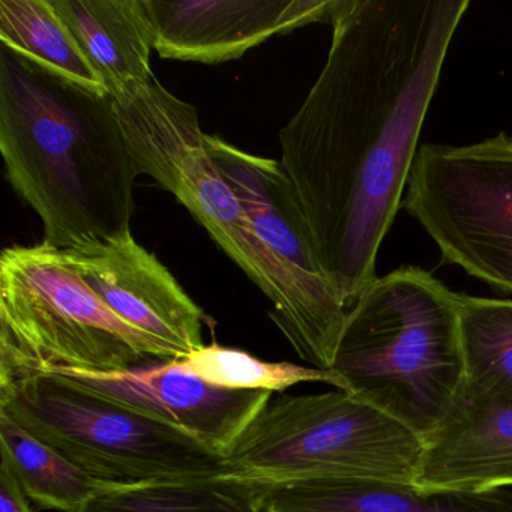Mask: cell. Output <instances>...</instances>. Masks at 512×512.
<instances>
[{
	"label": "cell",
	"instance_id": "6da1fadb",
	"mask_svg": "<svg viewBox=\"0 0 512 512\" xmlns=\"http://www.w3.org/2000/svg\"><path fill=\"white\" fill-rule=\"evenodd\" d=\"M469 0H338L328 59L281 128L280 163L350 308L376 280Z\"/></svg>",
	"mask_w": 512,
	"mask_h": 512
},
{
	"label": "cell",
	"instance_id": "7a4b0ae2",
	"mask_svg": "<svg viewBox=\"0 0 512 512\" xmlns=\"http://www.w3.org/2000/svg\"><path fill=\"white\" fill-rule=\"evenodd\" d=\"M0 152L44 244L74 250L130 235L139 176L115 100L0 49Z\"/></svg>",
	"mask_w": 512,
	"mask_h": 512
},
{
	"label": "cell",
	"instance_id": "3957f363",
	"mask_svg": "<svg viewBox=\"0 0 512 512\" xmlns=\"http://www.w3.org/2000/svg\"><path fill=\"white\" fill-rule=\"evenodd\" d=\"M331 370L343 391L430 436L466 392L458 293L418 266L376 278L350 310Z\"/></svg>",
	"mask_w": 512,
	"mask_h": 512
},
{
	"label": "cell",
	"instance_id": "277c9868",
	"mask_svg": "<svg viewBox=\"0 0 512 512\" xmlns=\"http://www.w3.org/2000/svg\"><path fill=\"white\" fill-rule=\"evenodd\" d=\"M139 175L154 179L190 211L221 250L271 301L272 322L299 358L331 370L313 319L292 280L260 241L253 223L206 148L196 107L157 79L113 97Z\"/></svg>",
	"mask_w": 512,
	"mask_h": 512
},
{
	"label": "cell",
	"instance_id": "5b68a950",
	"mask_svg": "<svg viewBox=\"0 0 512 512\" xmlns=\"http://www.w3.org/2000/svg\"><path fill=\"white\" fill-rule=\"evenodd\" d=\"M424 439L350 392L278 395L223 457L217 481L254 494L341 479L415 484Z\"/></svg>",
	"mask_w": 512,
	"mask_h": 512
},
{
	"label": "cell",
	"instance_id": "8992f818",
	"mask_svg": "<svg viewBox=\"0 0 512 512\" xmlns=\"http://www.w3.org/2000/svg\"><path fill=\"white\" fill-rule=\"evenodd\" d=\"M85 283L65 250L14 245L0 257V386L47 371L113 373L182 359Z\"/></svg>",
	"mask_w": 512,
	"mask_h": 512
},
{
	"label": "cell",
	"instance_id": "52a82bcc",
	"mask_svg": "<svg viewBox=\"0 0 512 512\" xmlns=\"http://www.w3.org/2000/svg\"><path fill=\"white\" fill-rule=\"evenodd\" d=\"M0 410L104 485L203 481L221 472L223 457L190 434L56 373L0 386Z\"/></svg>",
	"mask_w": 512,
	"mask_h": 512
},
{
	"label": "cell",
	"instance_id": "ba28073f",
	"mask_svg": "<svg viewBox=\"0 0 512 512\" xmlns=\"http://www.w3.org/2000/svg\"><path fill=\"white\" fill-rule=\"evenodd\" d=\"M401 208L433 239L443 263L512 295V136L422 145Z\"/></svg>",
	"mask_w": 512,
	"mask_h": 512
},
{
	"label": "cell",
	"instance_id": "9c48e42d",
	"mask_svg": "<svg viewBox=\"0 0 512 512\" xmlns=\"http://www.w3.org/2000/svg\"><path fill=\"white\" fill-rule=\"evenodd\" d=\"M206 148L238 194L260 241L298 290L332 367L352 308L320 265L307 218L280 160L248 154L212 134H206Z\"/></svg>",
	"mask_w": 512,
	"mask_h": 512
},
{
	"label": "cell",
	"instance_id": "30bf717a",
	"mask_svg": "<svg viewBox=\"0 0 512 512\" xmlns=\"http://www.w3.org/2000/svg\"><path fill=\"white\" fill-rule=\"evenodd\" d=\"M76 385L146 418L190 434L221 457L271 401V392L220 388L191 373L181 359L113 373L56 370Z\"/></svg>",
	"mask_w": 512,
	"mask_h": 512
},
{
	"label": "cell",
	"instance_id": "8fae6325",
	"mask_svg": "<svg viewBox=\"0 0 512 512\" xmlns=\"http://www.w3.org/2000/svg\"><path fill=\"white\" fill-rule=\"evenodd\" d=\"M338 0H145L158 55L215 65L278 35L331 22Z\"/></svg>",
	"mask_w": 512,
	"mask_h": 512
},
{
	"label": "cell",
	"instance_id": "7c38bea8",
	"mask_svg": "<svg viewBox=\"0 0 512 512\" xmlns=\"http://www.w3.org/2000/svg\"><path fill=\"white\" fill-rule=\"evenodd\" d=\"M85 283L134 328L188 356L205 346L206 314L133 233L65 250Z\"/></svg>",
	"mask_w": 512,
	"mask_h": 512
},
{
	"label": "cell",
	"instance_id": "4fadbf2b",
	"mask_svg": "<svg viewBox=\"0 0 512 512\" xmlns=\"http://www.w3.org/2000/svg\"><path fill=\"white\" fill-rule=\"evenodd\" d=\"M415 484L475 493L512 485V392L464 395L425 437Z\"/></svg>",
	"mask_w": 512,
	"mask_h": 512
},
{
	"label": "cell",
	"instance_id": "5bb4252c",
	"mask_svg": "<svg viewBox=\"0 0 512 512\" xmlns=\"http://www.w3.org/2000/svg\"><path fill=\"white\" fill-rule=\"evenodd\" d=\"M256 499L260 512H512L509 490H428L374 479L293 485Z\"/></svg>",
	"mask_w": 512,
	"mask_h": 512
},
{
	"label": "cell",
	"instance_id": "9a60e30c",
	"mask_svg": "<svg viewBox=\"0 0 512 512\" xmlns=\"http://www.w3.org/2000/svg\"><path fill=\"white\" fill-rule=\"evenodd\" d=\"M110 97L154 79L155 32L145 0H52Z\"/></svg>",
	"mask_w": 512,
	"mask_h": 512
},
{
	"label": "cell",
	"instance_id": "2e32d148",
	"mask_svg": "<svg viewBox=\"0 0 512 512\" xmlns=\"http://www.w3.org/2000/svg\"><path fill=\"white\" fill-rule=\"evenodd\" d=\"M0 41L61 79L109 95L52 0H0Z\"/></svg>",
	"mask_w": 512,
	"mask_h": 512
},
{
	"label": "cell",
	"instance_id": "e0dca14e",
	"mask_svg": "<svg viewBox=\"0 0 512 512\" xmlns=\"http://www.w3.org/2000/svg\"><path fill=\"white\" fill-rule=\"evenodd\" d=\"M0 463L16 476L26 496L40 508L80 512L104 484L20 427L0 410Z\"/></svg>",
	"mask_w": 512,
	"mask_h": 512
},
{
	"label": "cell",
	"instance_id": "ac0fdd59",
	"mask_svg": "<svg viewBox=\"0 0 512 512\" xmlns=\"http://www.w3.org/2000/svg\"><path fill=\"white\" fill-rule=\"evenodd\" d=\"M464 395L512 392V301L458 293Z\"/></svg>",
	"mask_w": 512,
	"mask_h": 512
},
{
	"label": "cell",
	"instance_id": "d6986e66",
	"mask_svg": "<svg viewBox=\"0 0 512 512\" xmlns=\"http://www.w3.org/2000/svg\"><path fill=\"white\" fill-rule=\"evenodd\" d=\"M80 512H260L256 494L217 479L103 485Z\"/></svg>",
	"mask_w": 512,
	"mask_h": 512
},
{
	"label": "cell",
	"instance_id": "ffe728a7",
	"mask_svg": "<svg viewBox=\"0 0 512 512\" xmlns=\"http://www.w3.org/2000/svg\"><path fill=\"white\" fill-rule=\"evenodd\" d=\"M191 373L211 385L238 391L284 394L299 383H326L343 389V382L332 370L301 367L292 362H269L233 347L212 343L181 359Z\"/></svg>",
	"mask_w": 512,
	"mask_h": 512
},
{
	"label": "cell",
	"instance_id": "44dd1931",
	"mask_svg": "<svg viewBox=\"0 0 512 512\" xmlns=\"http://www.w3.org/2000/svg\"><path fill=\"white\" fill-rule=\"evenodd\" d=\"M29 500L13 472L0 463V512H32Z\"/></svg>",
	"mask_w": 512,
	"mask_h": 512
}]
</instances>
